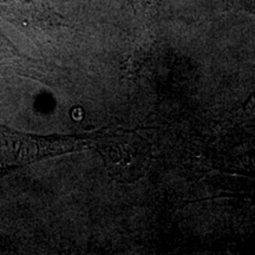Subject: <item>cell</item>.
Wrapping results in <instances>:
<instances>
[{"label": "cell", "mask_w": 255, "mask_h": 255, "mask_svg": "<svg viewBox=\"0 0 255 255\" xmlns=\"http://www.w3.org/2000/svg\"><path fill=\"white\" fill-rule=\"evenodd\" d=\"M84 144L72 137L27 135L0 126V176L43 158L81 150Z\"/></svg>", "instance_id": "cell-1"}, {"label": "cell", "mask_w": 255, "mask_h": 255, "mask_svg": "<svg viewBox=\"0 0 255 255\" xmlns=\"http://www.w3.org/2000/svg\"><path fill=\"white\" fill-rule=\"evenodd\" d=\"M130 5L137 14L151 18L156 11L157 0H129Z\"/></svg>", "instance_id": "cell-2"}]
</instances>
